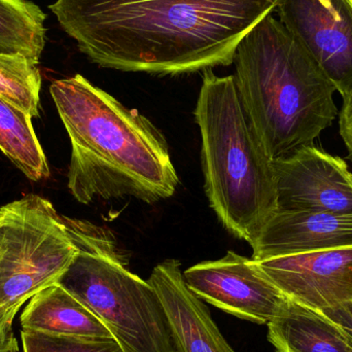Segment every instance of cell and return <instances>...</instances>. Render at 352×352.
I'll use <instances>...</instances> for the list:
<instances>
[{"label": "cell", "mask_w": 352, "mask_h": 352, "mask_svg": "<svg viewBox=\"0 0 352 352\" xmlns=\"http://www.w3.org/2000/svg\"><path fill=\"white\" fill-rule=\"evenodd\" d=\"M280 0H57L50 6L100 67L177 76L231 65Z\"/></svg>", "instance_id": "obj_1"}, {"label": "cell", "mask_w": 352, "mask_h": 352, "mask_svg": "<svg viewBox=\"0 0 352 352\" xmlns=\"http://www.w3.org/2000/svg\"><path fill=\"white\" fill-rule=\"evenodd\" d=\"M52 97L72 142L68 188L76 201L131 198L152 203L177 188L168 144L136 109L82 74L52 82Z\"/></svg>", "instance_id": "obj_2"}, {"label": "cell", "mask_w": 352, "mask_h": 352, "mask_svg": "<svg viewBox=\"0 0 352 352\" xmlns=\"http://www.w3.org/2000/svg\"><path fill=\"white\" fill-rule=\"evenodd\" d=\"M234 63L242 104L271 160L314 144L338 116L336 87L273 14L243 37Z\"/></svg>", "instance_id": "obj_3"}, {"label": "cell", "mask_w": 352, "mask_h": 352, "mask_svg": "<svg viewBox=\"0 0 352 352\" xmlns=\"http://www.w3.org/2000/svg\"><path fill=\"white\" fill-rule=\"evenodd\" d=\"M205 192L226 229L254 245L278 208L272 160L246 115L234 76L203 72L195 109Z\"/></svg>", "instance_id": "obj_4"}, {"label": "cell", "mask_w": 352, "mask_h": 352, "mask_svg": "<svg viewBox=\"0 0 352 352\" xmlns=\"http://www.w3.org/2000/svg\"><path fill=\"white\" fill-rule=\"evenodd\" d=\"M64 219L78 252L58 283L100 320L124 352H175L153 285L130 272L86 223Z\"/></svg>", "instance_id": "obj_5"}, {"label": "cell", "mask_w": 352, "mask_h": 352, "mask_svg": "<svg viewBox=\"0 0 352 352\" xmlns=\"http://www.w3.org/2000/svg\"><path fill=\"white\" fill-rule=\"evenodd\" d=\"M182 275L197 297L254 324H268L289 301L252 258L232 250L219 260L194 265Z\"/></svg>", "instance_id": "obj_6"}, {"label": "cell", "mask_w": 352, "mask_h": 352, "mask_svg": "<svg viewBox=\"0 0 352 352\" xmlns=\"http://www.w3.org/2000/svg\"><path fill=\"white\" fill-rule=\"evenodd\" d=\"M279 21L344 98L352 92V0H280Z\"/></svg>", "instance_id": "obj_7"}, {"label": "cell", "mask_w": 352, "mask_h": 352, "mask_svg": "<svg viewBox=\"0 0 352 352\" xmlns=\"http://www.w3.org/2000/svg\"><path fill=\"white\" fill-rule=\"evenodd\" d=\"M272 164L278 208L352 215V173L340 157L308 144Z\"/></svg>", "instance_id": "obj_8"}, {"label": "cell", "mask_w": 352, "mask_h": 352, "mask_svg": "<svg viewBox=\"0 0 352 352\" xmlns=\"http://www.w3.org/2000/svg\"><path fill=\"white\" fill-rule=\"evenodd\" d=\"M281 293L316 311L352 301V248L254 261Z\"/></svg>", "instance_id": "obj_9"}, {"label": "cell", "mask_w": 352, "mask_h": 352, "mask_svg": "<svg viewBox=\"0 0 352 352\" xmlns=\"http://www.w3.org/2000/svg\"><path fill=\"white\" fill-rule=\"evenodd\" d=\"M148 283L164 308L175 352H235L207 306L188 289L177 260L157 265Z\"/></svg>", "instance_id": "obj_10"}, {"label": "cell", "mask_w": 352, "mask_h": 352, "mask_svg": "<svg viewBox=\"0 0 352 352\" xmlns=\"http://www.w3.org/2000/svg\"><path fill=\"white\" fill-rule=\"evenodd\" d=\"M344 248H352V215L277 208L252 246V258Z\"/></svg>", "instance_id": "obj_11"}, {"label": "cell", "mask_w": 352, "mask_h": 352, "mask_svg": "<svg viewBox=\"0 0 352 352\" xmlns=\"http://www.w3.org/2000/svg\"><path fill=\"white\" fill-rule=\"evenodd\" d=\"M20 320L22 330L31 332L95 340L113 339L100 320L59 283L31 298Z\"/></svg>", "instance_id": "obj_12"}, {"label": "cell", "mask_w": 352, "mask_h": 352, "mask_svg": "<svg viewBox=\"0 0 352 352\" xmlns=\"http://www.w3.org/2000/svg\"><path fill=\"white\" fill-rule=\"evenodd\" d=\"M267 327L276 352H352L351 341L335 322L295 302Z\"/></svg>", "instance_id": "obj_13"}, {"label": "cell", "mask_w": 352, "mask_h": 352, "mask_svg": "<svg viewBox=\"0 0 352 352\" xmlns=\"http://www.w3.org/2000/svg\"><path fill=\"white\" fill-rule=\"evenodd\" d=\"M0 151L28 179L49 177V164L32 118L0 96Z\"/></svg>", "instance_id": "obj_14"}, {"label": "cell", "mask_w": 352, "mask_h": 352, "mask_svg": "<svg viewBox=\"0 0 352 352\" xmlns=\"http://www.w3.org/2000/svg\"><path fill=\"white\" fill-rule=\"evenodd\" d=\"M45 14L30 0H0V55L38 65L45 45Z\"/></svg>", "instance_id": "obj_15"}, {"label": "cell", "mask_w": 352, "mask_h": 352, "mask_svg": "<svg viewBox=\"0 0 352 352\" xmlns=\"http://www.w3.org/2000/svg\"><path fill=\"white\" fill-rule=\"evenodd\" d=\"M41 74L37 64L18 56L0 55V96L30 116L39 117Z\"/></svg>", "instance_id": "obj_16"}, {"label": "cell", "mask_w": 352, "mask_h": 352, "mask_svg": "<svg viewBox=\"0 0 352 352\" xmlns=\"http://www.w3.org/2000/svg\"><path fill=\"white\" fill-rule=\"evenodd\" d=\"M23 352H124L115 339L72 338L21 331Z\"/></svg>", "instance_id": "obj_17"}, {"label": "cell", "mask_w": 352, "mask_h": 352, "mask_svg": "<svg viewBox=\"0 0 352 352\" xmlns=\"http://www.w3.org/2000/svg\"><path fill=\"white\" fill-rule=\"evenodd\" d=\"M320 312L322 316L335 322L352 342V301Z\"/></svg>", "instance_id": "obj_18"}, {"label": "cell", "mask_w": 352, "mask_h": 352, "mask_svg": "<svg viewBox=\"0 0 352 352\" xmlns=\"http://www.w3.org/2000/svg\"><path fill=\"white\" fill-rule=\"evenodd\" d=\"M339 131L349 152L347 159L352 161V92L343 98L339 113Z\"/></svg>", "instance_id": "obj_19"}, {"label": "cell", "mask_w": 352, "mask_h": 352, "mask_svg": "<svg viewBox=\"0 0 352 352\" xmlns=\"http://www.w3.org/2000/svg\"><path fill=\"white\" fill-rule=\"evenodd\" d=\"M0 352H20L12 327L0 329Z\"/></svg>", "instance_id": "obj_20"}]
</instances>
